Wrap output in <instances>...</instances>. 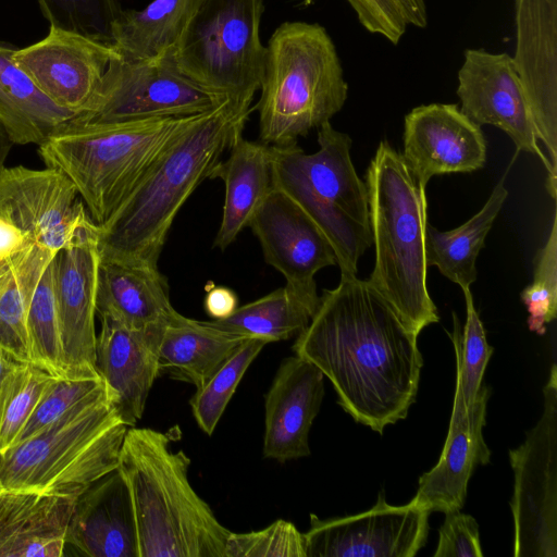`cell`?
<instances>
[{"mask_svg": "<svg viewBox=\"0 0 557 557\" xmlns=\"http://www.w3.org/2000/svg\"><path fill=\"white\" fill-rule=\"evenodd\" d=\"M418 336L367 280L341 276L323 290L293 351L330 380L356 422L382 433L416 400L423 364Z\"/></svg>", "mask_w": 557, "mask_h": 557, "instance_id": "6da1fadb", "label": "cell"}, {"mask_svg": "<svg viewBox=\"0 0 557 557\" xmlns=\"http://www.w3.org/2000/svg\"><path fill=\"white\" fill-rule=\"evenodd\" d=\"M251 111V102L226 99L195 115L99 227L100 258L158 267L176 214L243 134Z\"/></svg>", "mask_w": 557, "mask_h": 557, "instance_id": "7a4b0ae2", "label": "cell"}, {"mask_svg": "<svg viewBox=\"0 0 557 557\" xmlns=\"http://www.w3.org/2000/svg\"><path fill=\"white\" fill-rule=\"evenodd\" d=\"M189 466L166 434L127 429L116 469L132 500L139 557H225L231 531L193 488Z\"/></svg>", "mask_w": 557, "mask_h": 557, "instance_id": "3957f363", "label": "cell"}, {"mask_svg": "<svg viewBox=\"0 0 557 557\" xmlns=\"http://www.w3.org/2000/svg\"><path fill=\"white\" fill-rule=\"evenodd\" d=\"M369 220L375 250L367 280L403 324L417 335L440 320L428 289L425 188L409 165L382 140L366 175Z\"/></svg>", "mask_w": 557, "mask_h": 557, "instance_id": "277c9868", "label": "cell"}, {"mask_svg": "<svg viewBox=\"0 0 557 557\" xmlns=\"http://www.w3.org/2000/svg\"><path fill=\"white\" fill-rule=\"evenodd\" d=\"M259 138L269 146L297 144L338 113L348 83L335 44L318 23L285 22L265 46Z\"/></svg>", "mask_w": 557, "mask_h": 557, "instance_id": "5b68a950", "label": "cell"}, {"mask_svg": "<svg viewBox=\"0 0 557 557\" xmlns=\"http://www.w3.org/2000/svg\"><path fill=\"white\" fill-rule=\"evenodd\" d=\"M195 115L104 124L71 121L38 146L39 154L47 168L73 183L100 227Z\"/></svg>", "mask_w": 557, "mask_h": 557, "instance_id": "8992f818", "label": "cell"}, {"mask_svg": "<svg viewBox=\"0 0 557 557\" xmlns=\"http://www.w3.org/2000/svg\"><path fill=\"white\" fill-rule=\"evenodd\" d=\"M319 150L271 146L273 186L289 196L330 242L341 276H357L372 245L366 183L350 157L351 139L331 122L318 128Z\"/></svg>", "mask_w": 557, "mask_h": 557, "instance_id": "52a82bcc", "label": "cell"}, {"mask_svg": "<svg viewBox=\"0 0 557 557\" xmlns=\"http://www.w3.org/2000/svg\"><path fill=\"white\" fill-rule=\"evenodd\" d=\"M127 429L104 388L0 453V482L4 490L79 497L116 470Z\"/></svg>", "mask_w": 557, "mask_h": 557, "instance_id": "ba28073f", "label": "cell"}, {"mask_svg": "<svg viewBox=\"0 0 557 557\" xmlns=\"http://www.w3.org/2000/svg\"><path fill=\"white\" fill-rule=\"evenodd\" d=\"M263 0H199L174 52L180 70L219 96L252 102L265 46Z\"/></svg>", "mask_w": 557, "mask_h": 557, "instance_id": "9c48e42d", "label": "cell"}, {"mask_svg": "<svg viewBox=\"0 0 557 557\" xmlns=\"http://www.w3.org/2000/svg\"><path fill=\"white\" fill-rule=\"evenodd\" d=\"M226 99L187 77L174 53L132 60L117 52L87 108L72 122L104 124L178 117L210 111Z\"/></svg>", "mask_w": 557, "mask_h": 557, "instance_id": "30bf717a", "label": "cell"}, {"mask_svg": "<svg viewBox=\"0 0 557 557\" xmlns=\"http://www.w3.org/2000/svg\"><path fill=\"white\" fill-rule=\"evenodd\" d=\"M543 412L509 451L515 557H557V367L543 388Z\"/></svg>", "mask_w": 557, "mask_h": 557, "instance_id": "8fae6325", "label": "cell"}, {"mask_svg": "<svg viewBox=\"0 0 557 557\" xmlns=\"http://www.w3.org/2000/svg\"><path fill=\"white\" fill-rule=\"evenodd\" d=\"M0 215L29 245L57 252L98 228L73 183L51 168H4L0 173Z\"/></svg>", "mask_w": 557, "mask_h": 557, "instance_id": "7c38bea8", "label": "cell"}, {"mask_svg": "<svg viewBox=\"0 0 557 557\" xmlns=\"http://www.w3.org/2000/svg\"><path fill=\"white\" fill-rule=\"evenodd\" d=\"M460 110L479 126L505 132L518 151L535 154L547 171L546 187L556 198L555 171L539 145L533 116L512 55L469 48L458 71Z\"/></svg>", "mask_w": 557, "mask_h": 557, "instance_id": "4fadbf2b", "label": "cell"}, {"mask_svg": "<svg viewBox=\"0 0 557 557\" xmlns=\"http://www.w3.org/2000/svg\"><path fill=\"white\" fill-rule=\"evenodd\" d=\"M430 513L413 502L389 505L384 494L354 516L322 520L312 513L306 557H413L426 543Z\"/></svg>", "mask_w": 557, "mask_h": 557, "instance_id": "5bb4252c", "label": "cell"}, {"mask_svg": "<svg viewBox=\"0 0 557 557\" xmlns=\"http://www.w3.org/2000/svg\"><path fill=\"white\" fill-rule=\"evenodd\" d=\"M99 227L53 257L54 295L66 379L100 377L96 369Z\"/></svg>", "mask_w": 557, "mask_h": 557, "instance_id": "9a60e30c", "label": "cell"}, {"mask_svg": "<svg viewBox=\"0 0 557 557\" xmlns=\"http://www.w3.org/2000/svg\"><path fill=\"white\" fill-rule=\"evenodd\" d=\"M116 51L112 45L50 28L42 40L14 50L13 61L54 104L82 113Z\"/></svg>", "mask_w": 557, "mask_h": 557, "instance_id": "2e32d148", "label": "cell"}, {"mask_svg": "<svg viewBox=\"0 0 557 557\" xmlns=\"http://www.w3.org/2000/svg\"><path fill=\"white\" fill-rule=\"evenodd\" d=\"M248 227L259 239L264 260L298 293L319 298L314 275L336 265L334 250L312 219L283 190L273 186Z\"/></svg>", "mask_w": 557, "mask_h": 557, "instance_id": "e0dca14e", "label": "cell"}, {"mask_svg": "<svg viewBox=\"0 0 557 557\" xmlns=\"http://www.w3.org/2000/svg\"><path fill=\"white\" fill-rule=\"evenodd\" d=\"M512 55L537 139L557 171V0H515Z\"/></svg>", "mask_w": 557, "mask_h": 557, "instance_id": "ac0fdd59", "label": "cell"}, {"mask_svg": "<svg viewBox=\"0 0 557 557\" xmlns=\"http://www.w3.org/2000/svg\"><path fill=\"white\" fill-rule=\"evenodd\" d=\"M403 139L401 156L425 186L434 175L473 172L486 161L481 126L454 103L413 108L405 116Z\"/></svg>", "mask_w": 557, "mask_h": 557, "instance_id": "d6986e66", "label": "cell"}, {"mask_svg": "<svg viewBox=\"0 0 557 557\" xmlns=\"http://www.w3.org/2000/svg\"><path fill=\"white\" fill-rule=\"evenodd\" d=\"M96 369L110 403L128 428L141 419L149 392L160 375L158 343L161 329H131L110 317H98ZM163 326V325H162Z\"/></svg>", "mask_w": 557, "mask_h": 557, "instance_id": "ffe728a7", "label": "cell"}, {"mask_svg": "<svg viewBox=\"0 0 557 557\" xmlns=\"http://www.w3.org/2000/svg\"><path fill=\"white\" fill-rule=\"evenodd\" d=\"M324 375L310 361L285 358L264 396L263 456L278 462L310 455L309 432L324 395Z\"/></svg>", "mask_w": 557, "mask_h": 557, "instance_id": "44dd1931", "label": "cell"}, {"mask_svg": "<svg viewBox=\"0 0 557 557\" xmlns=\"http://www.w3.org/2000/svg\"><path fill=\"white\" fill-rule=\"evenodd\" d=\"M490 388L481 385L467 411L450 419L438 462L419 479L411 502L430 512L460 510L468 482L478 466L488 463L491 451L483 438Z\"/></svg>", "mask_w": 557, "mask_h": 557, "instance_id": "7402d4cb", "label": "cell"}, {"mask_svg": "<svg viewBox=\"0 0 557 557\" xmlns=\"http://www.w3.org/2000/svg\"><path fill=\"white\" fill-rule=\"evenodd\" d=\"M66 543L92 557H139L132 500L117 469L79 495Z\"/></svg>", "mask_w": 557, "mask_h": 557, "instance_id": "603a6c76", "label": "cell"}, {"mask_svg": "<svg viewBox=\"0 0 557 557\" xmlns=\"http://www.w3.org/2000/svg\"><path fill=\"white\" fill-rule=\"evenodd\" d=\"M76 496L3 490L0 494V557H60Z\"/></svg>", "mask_w": 557, "mask_h": 557, "instance_id": "cb8c5ba5", "label": "cell"}, {"mask_svg": "<svg viewBox=\"0 0 557 557\" xmlns=\"http://www.w3.org/2000/svg\"><path fill=\"white\" fill-rule=\"evenodd\" d=\"M175 311L168 280L158 267L100 258L98 317H110L134 330L156 331Z\"/></svg>", "mask_w": 557, "mask_h": 557, "instance_id": "d4e9b609", "label": "cell"}, {"mask_svg": "<svg viewBox=\"0 0 557 557\" xmlns=\"http://www.w3.org/2000/svg\"><path fill=\"white\" fill-rule=\"evenodd\" d=\"M230 154L212 170L209 178L225 185L220 227L213 247L225 250L234 243L269 191L273 188L271 146L237 136Z\"/></svg>", "mask_w": 557, "mask_h": 557, "instance_id": "484cf974", "label": "cell"}, {"mask_svg": "<svg viewBox=\"0 0 557 557\" xmlns=\"http://www.w3.org/2000/svg\"><path fill=\"white\" fill-rule=\"evenodd\" d=\"M248 337L175 311L159 334L160 373L202 387Z\"/></svg>", "mask_w": 557, "mask_h": 557, "instance_id": "4316f807", "label": "cell"}, {"mask_svg": "<svg viewBox=\"0 0 557 557\" xmlns=\"http://www.w3.org/2000/svg\"><path fill=\"white\" fill-rule=\"evenodd\" d=\"M0 42V126L13 144L40 146L77 114L58 107L13 61Z\"/></svg>", "mask_w": 557, "mask_h": 557, "instance_id": "83f0119b", "label": "cell"}, {"mask_svg": "<svg viewBox=\"0 0 557 557\" xmlns=\"http://www.w3.org/2000/svg\"><path fill=\"white\" fill-rule=\"evenodd\" d=\"M199 0H152L141 10H123L111 45L125 59L148 60L174 53Z\"/></svg>", "mask_w": 557, "mask_h": 557, "instance_id": "f1b7e54d", "label": "cell"}, {"mask_svg": "<svg viewBox=\"0 0 557 557\" xmlns=\"http://www.w3.org/2000/svg\"><path fill=\"white\" fill-rule=\"evenodd\" d=\"M507 195L503 177L495 185L483 208L459 227L443 232L428 224V267L435 265L445 277L458 284L461 289L470 287L478 275L476 258Z\"/></svg>", "mask_w": 557, "mask_h": 557, "instance_id": "f546056e", "label": "cell"}, {"mask_svg": "<svg viewBox=\"0 0 557 557\" xmlns=\"http://www.w3.org/2000/svg\"><path fill=\"white\" fill-rule=\"evenodd\" d=\"M55 253L32 245L0 263V346L24 363L32 362L26 327L28 307Z\"/></svg>", "mask_w": 557, "mask_h": 557, "instance_id": "4dcf8cb0", "label": "cell"}, {"mask_svg": "<svg viewBox=\"0 0 557 557\" xmlns=\"http://www.w3.org/2000/svg\"><path fill=\"white\" fill-rule=\"evenodd\" d=\"M319 298L305 296L285 285L238 307L230 317L209 321L212 325L267 343L297 337L309 324Z\"/></svg>", "mask_w": 557, "mask_h": 557, "instance_id": "1f68e13d", "label": "cell"}, {"mask_svg": "<svg viewBox=\"0 0 557 557\" xmlns=\"http://www.w3.org/2000/svg\"><path fill=\"white\" fill-rule=\"evenodd\" d=\"M467 318L463 327L453 312V333H448L456 354V391L450 419L463 414L474 401L482 385L484 371L493 352L487 344L485 331L474 308L470 287L462 288Z\"/></svg>", "mask_w": 557, "mask_h": 557, "instance_id": "d6a6232c", "label": "cell"}, {"mask_svg": "<svg viewBox=\"0 0 557 557\" xmlns=\"http://www.w3.org/2000/svg\"><path fill=\"white\" fill-rule=\"evenodd\" d=\"M51 261L41 275L32 297L26 327L32 363L53 376L63 377V348Z\"/></svg>", "mask_w": 557, "mask_h": 557, "instance_id": "836d02e7", "label": "cell"}, {"mask_svg": "<svg viewBox=\"0 0 557 557\" xmlns=\"http://www.w3.org/2000/svg\"><path fill=\"white\" fill-rule=\"evenodd\" d=\"M268 343L248 337L235 354L190 398L193 416L202 432L211 435L243 375Z\"/></svg>", "mask_w": 557, "mask_h": 557, "instance_id": "e575fe53", "label": "cell"}, {"mask_svg": "<svg viewBox=\"0 0 557 557\" xmlns=\"http://www.w3.org/2000/svg\"><path fill=\"white\" fill-rule=\"evenodd\" d=\"M53 377L44 369L27 362L0 383V453L14 444Z\"/></svg>", "mask_w": 557, "mask_h": 557, "instance_id": "d590c367", "label": "cell"}, {"mask_svg": "<svg viewBox=\"0 0 557 557\" xmlns=\"http://www.w3.org/2000/svg\"><path fill=\"white\" fill-rule=\"evenodd\" d=\"M50 28L111 45L112 27L123 9L119 0H38Z\"/></svg>", "mask_w": 557, "mask_h": 557, "instance_id": "8d00e7d4", "label": "cell"}, {"mask_svg": "<svg viewBox=\"0 0 557 557\" xmlns=\"http://www.w3.org/2000/svg\"><path fill=\"white\" fill-rule=\"evenodd\" d=\"M529 312V330L543 335L546 324L557 315V214L553 216L552 230L545 245L535 257L532 283L520 294Z\"/></svg>", "mask_w": 557, "mask_h": 557, "instance_id": "74e56055", "label": "cell"}, {"mask_svg": "<svg viewBox=\"0 0 557 557\" xmlns=\"http://www.w3.org/2000/svg\"><path fill=\"white\" fill-rule=\"evenodd\" d=\"M106 386L101 377L78 380L53 377L42 393L14 444L36 435L67 411L97 395Z\"/></svg>", "mask_w": 557, "mask_h": 557, "instance_id": "f35d334b", "label": "cell"}, {"mask_svg": "<svg viewBox=\"0 0 557 557\" xmlns=\"http://www.w3.org/2000/svg\"><path fill=\"white\" fill-rule=\"evenodd\" d=\"M225 557H306L304 533L283 519L259 531H231Z\"/></svg>", "mask_w": 557, "mask_h": 557, "instance_id": "ab89813d", "label": "cell"}, {"mask_svg": "<svg viewBox=\"0 0 557 557\" xmlns=\"http://www.w3.org/2000/svg\"><path fill=\"white\" fill-rule=\"evenodd\" d=\"M360 25L370 34L379 35L392 45L399 44L410 27L398 0H346Z\"/></svg>", "mask_w": 557, "mask_h": 557, "instance_id": "60d3db41", "label": "cell"}, {"mask_svg": "<svg viewBox=\"0 0 557 557\" xmlns=\"http://www.w3.org/2000/svg\"><path fill=\"white\" fill-rule=\"evenodd\" d=\"M434 557H482L479 525L460 510L445 513Z\"/></svg>", "mask_w": 557, "mask_h": 557, "instance_id": "b9f144b4", "label": "cell"}, {"mask_svg": "<svg viewBox=\"0 0 557 557\" xmlns=\"http://www.w3.org/2000/svg\"><path fill=\"white\" fill-rule=\"evenodd\" d=\"M203 306L212 320H221L230 317L238 308V298L225 286L211 285L207 287Z\"/></svg>", "mask_w": 557, "mask_h": 557, "instance_id": "7bdbcfd3", "label": "cell"}, {"mask_svg": "<svg viewBox=\"0 0 557 557\" xmlns=\"http://www.w3.org/2000/svg\"><path fill=\"white\" fill-rule=\"evenodd\" d=\"M23 363L0 346V383Z\"/></svg>", "mask_w": 557, "mask_h": 557, "instance_id": "ee69618b", "label": "cell"}, {"mask_svg": "<svg viewBox=\"0 0 557 557\" xmlns=\"http://www.w3.org/2000/svg\"><path fill=\"white\" fill-rule=\"evenodd\" d=\"M12 141L5 131L0 126V173L5 168L4 163L10 153Z\"/></svg>", "mask_w": 557, "mask_h": 557, "instance_id": "f6af8a7d", "label": "cell"}, {"mask_svg": "<svg viewBox=\"0 0 557 557\" xmlns=\"http://www.w3.org/2000/svg\"><path fill=\"white\" fill-rule=\"evenodd\" d=\"M3 490H4V488H3V486H2V483L0 482V494H1V492H2Z\"/></svg>", "mask_w": 557, "mask_h": 557, "instance_id": "bcb514c9", "label": "cell"}]
</instances>
